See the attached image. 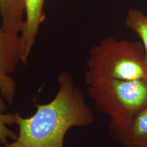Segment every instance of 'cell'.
<instances>
[{
	"mask_svg": "<svg viewBox=\"0 0 147 147\" xmlns=\"http://www.w3.org/2000/svg\"><path fill=\"white\" fill-rule=\"evenodd\" d=\"M57 82L58 90L53 100L36 104L34 115L24 118L15 113L17 138L2 147H64L69 129L82 127L93 122V111L70 74L61 71Z\"/></svg>",
	"mask_w": 147,
	"mask_h": 147,
	"instance_id": "6da1fadb",
	"label": "cell"
},
{
	"mask_svg": "<svg viewBox=\"0 0 147 147\" xmlns=\"http://www.w3.org/2000/svg\"><path fill=\"white\" fill-rule=\"evenodd\" d=\"M95 109L110 117L108 127L127 123L147 106V80H108L88 86Z\"/></svg>",
	"mask_w": 147,
	"mask_h": 147,
	"instance_id": "3957f363",
	"label": "cell"
},
{
	"mask_svg": "<svg viewBox=\"0 0 147 147\" xmlns=\"http://www.w3.org/2000/svg\"><path fill=\"white\" fill-rule=\"evenodd\" d=\"M125 25L140 38L147 55V15L137 9H130L125 18Z\"/></svg>",
	"mask_w": 147,
	"mask_h": 147,
	"instance_id": "ba28073f",
	"label": "cell"
},
{
	"mask_svg": "<svg viewBox=\"0 0 147 147\" xmlns=\"http://www.w3.org/2000/svg\"><path fill=\"white\" fill-rule=\"evenodd\" d=\"M111 138L124 147H147V106L120 127H108Z\"/></svg>",
	"mask_w": 147,
	"mask_h": 147,
	"instance_id": "5b68a950",
	"label": "cell"
},
{
	"mask_svg": "<svg viewBox=\"0 0 147 147\" xmlns=\"http://www.w3.org/2000/svg\"><path fill=\"white\" fill-rule=\"evenodd\" d=\"M146 74H147V55H146Z\"/></svg>",
	"mask_w": 147,
	"mask_h": 147,
	"instance_id": "8fae6325",
	"label": "cell"
},
{
	"mask_svg": "<svg viewBox=\"0 0 147 147\" xmlns=\"http://www.w3.org/2000/svg\"><path fill=\"white\" fill-rule=\"evenodd\" d=\"M146 53L142 42L106 38L89 51L84 81L147 80Z\"/></svg>",
	"mask_w": 147,
	"mask_h": 147,
	"instance_id": "7a4b0ae2",
	"label": "cell"
},
{
	"mask_svg": "<svg viewBox=\"0 0 147 147\" xmlns=\"http://www.w3.org/2000/svg\"><path fill=\"white\" fill-rule=\"evenodd\" d=\"M14 124H16L15 113H0V141L3 145L8 144L9 140L17 138L18 134L8 127Z\"/></svg>",
	"mask_w": 147,
	"mask_h": 147,
	"instance_id": "30bf717a",
	"label": "cell"
},
{
	"mask_svg": "<svg viewBox=\"0 0 147 147\" xmlns=\"http://www.w3.org/2000/svg\"><path fill=\"white\" fill-rule=\"evenodd\" d=\"M21 62L20 34L0 27V72L10 75Z\"/></svg>",
	"mask_w": 147,
	"mask_h": 147,
	"instance_id": "8992f818",
	"label": "cell"
},
{
	"mask_svg": "<svg viewBox=\"0 0 147 147\" xmlns=\"http://www.w3.org/2000/svg\"><path fill=\"white\" fill-rule=\"evenodd\" d=\"M1 27L6 32L20 34L24 25V0H0Z\"/></svg>",
	"mask_w": 147,
	"mask_h": 147,
	"instance_id": "52a82bcc",
	"label": "cell"
},
{
	"mask_svg": "<svg viewBox=\"0 0 147 147\" xmlns=\"http://www.w3.org/2000/svg\"><path fill=\"white\" fill-rule=\"evenodd\" d=\"M45 0H24V25L20 34L21 63L26 65L32 50L40 25L45 18Z\"/></svg>",
	"mask_w": 147,
	"mask_h": 147,
	"instance_id": "277c9868",
	"label": "cell"
},
{
	"mask_svg": "<svg viewBox=\"0 0 147 147\" xmlns=\"http://www.w3.org/2000/svg\"><path fill=\"white\" fill-rule=\"evenodd\" d=\"M16 87L10 75L0 72V113H5L6 102L12 104L15 100Z\"/></svg>",
	"mask_w": 147,
	"mask_h": 147,
	"instance_id": "9c48e42d",
	"label": "cell"
},
{
	"mask_svg": "<svg viewBox=\"0 0 147 147\" xmlns=\"http://www.w3.org/2000/svg\"><path fill=\"white\" fill-rule=\"evenodd\" d=\"M3 146V143L1 142V141H0V147H2Z\"/></svg>",
	"mask_w": 147,
	"mask_h": 147,
	"instance_id": "7c38bea8",
	"label": "cell"
}]
</instances>
